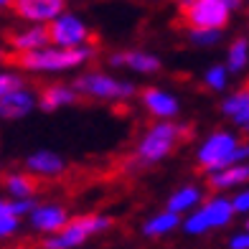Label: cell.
Returning <instances> with one entry per match:
<instances>
[{
	"instance_id": "ffe728a7",
	"label": "cell",
	"mask_w": 249,
	"mask_h": 249,
	"mask_svg": "<svg viewBox=\"0 0 249 249\" xmlns=\"http://www.w3.org/2000/svg\"><path fill=\"white\" fill-rule=\"evenodd\" d=\"M3 188H5V194L10 196V201H16V198H33L36 196V191H38V180L28 176L26 171H13V173H8L3 178Z\"/></svg>"
},
{
	"instance_id": "8fae6325",
	"label": "cell",
	"mask_w": 249,
	"mask_h": 249,
	"mask_svg": "<svg viewBox=\"0 0 249 249\" xmlns=\"http://www.w3.org/2000/svg\"><path fill=\"white\" fill-rule=\"evenodd\" d=\"M10 8L26 26H49L66 10V3L64 0H16L10 3Z\"/></svg>"
},
{
	"instance_id": "d6986e66",
	"label": "cell",
	"mask_w": 249,
	"mask_h": 249,
	"mask_svg": "<svg viewBox=\"0 0 249 249\" xmlns=\"http://www.w3.org/2000/svg\"><path fill=\"white\" fill-rule=\"evenodd\" d=\"M180 216H176V213H171V211H155L153 216H148L142 221V226H140V234L142 236H148V239H165V236H171L173 231H178L180 229Z\"/></svg>"
},
{
	"instance_id": "d4e9b609",
	"label": "cell",
	"mask_w": 249,
	"mask_h": 249,
	"mask_svg": "<svg viewBox=\"0 0 249 249\" xmlns=\"http://www.w3.org/2000/svg\"><path fill=\"white\" fill-rule=\"evenodd\" d=\"M26 87L23 76H20V71H13V69H0V99H3L5 94H10L13 89H20Z\"/></svg>"
},
{
	"instance_id": "3957f363",
	"label": "cell",
	"mask_w": 249,
	"mask_h": 249,
	"mask_svg": "<svg viewBox=\"0 0 249 249\" xmlns=\"http://www.w3.org/2000/svg\"><path fill=\"white\" fill-rule=\"evenodd\" d=\"M239 0H183L178 3V18L188 31H221L231 23Z\"/></svg>"
},
{
	"instance_id": "7a4b0ae2",
	"label": "cell",
	"mask_w": 249,
	"mask_h": 249,
	"mask_svg": "<svg viewBox=\"0 0 249 249\" xmlns=\"http://www.w3.org/2000/svg\"><path fill=\"white\" fill-rule=\"evenodd\" d=\"M97 56V49L89 43L82 49H56L46 46L41 51L20 53L16 56V66L28 74H66L74 69H82L87 61H92Z\"/></svg>"
},
{
	"instance_id": "83f0119b",
	"label": "cell",
	"mask_w": 249,
	"mask_h": 249,
	"mask_svg": "<svg viewBox=\"0 0 249 249\" xmlns=\"http://www.w3.org/2000/svg\"><path fill=\"white\" fill-rule=\"evenodd\" d=\"M18 231H20V219H16L13 213H5V216H0V242L13 239Z\"/></svg>"
},
{
	"instance_id": "d590c367",
	"label": "cell",
	"mask_w": 249,
	"mask_h": 249,
	"mask_svg": "<svg viewBox=\"0 0 249 249\" xmlns=\"http://www.w3.org/2000/svg\"><path fill=\"white\" fill-rule=\"evenodd\" d=\"M244 132H247V135H249V127H247V130H244Z\"/></svg>"
},
{
	"instance_id": "4dcf8cb0",
	"label": "cell",
	"mask_w": 249,
	"mask_h": 249,
	"mask_svg": "<svg viewBox=\"0 0 249 249\" xmlns=\"http://www.w3.org/2000/svg\"><path fill=\"white\" fill-rule=\"evenodd\" d=\"M231 124H234V127H239V130H247V127H249V109H247V112H242V115L236 117Z\"/></svg>"
},
{
	"instance_id": "5b68a950",
	"label": "cell",
	"mask_w": 249,
	"mask_h": 249,
	"mask_svg": "<svg viewBox=\"0 0 249 249\" xmlns=\"http://www.w3.org/2000/svg\"><path fill=\"white\" fill-rule=\"evenodd\" d=\"M242 138L234 130H211L206 138L198 142V148L194 153V160L198 165V171H203L206 176H213L224 171V168L234 165V153L239 148Z\"/></svg>"
},
{
	"instance_id": "836d02e7",
	"label": "cell",
	"mask_w": 249,
	"mask_h": 249,
	"mask_svg": "<svg viewBox=\"0 0 249 249\" xmlns=\"http://www.w3.org/2000/svg\"><path fill=\"white\" fill-rule=\"evenodd\" d=\"M3 8H10V3H5V0H0V10Z\"/></svg>"
},
{
	"instance_id": "44dd1931",
	"label": "cell",
	"mask_w": 249,
	"mask_h": 249,
	"mask_svg": "<svg viewBox=\"0 0 249 249\" xmlns=\"http://www.w3.org/2000/svg\"><path fill=\"white\" fill-rule=\"evenodd\" d=\"M224 66H226L229 74H242L249 66V38L247 36H236V38L229 41Z\"/></svg>"
},
{
	"instance_id": "2e32d148",
	"label": "cell",
	"mask_w": 249,
	"mask_h": 249,
	"mask_svg": "<svg viewBox=\"0 0 249 249\" xmlns=\"http://www.w3.org/2000/svg\"><path fill=\"white\" fill-rule=\"evenodd\" d=\"M203 201H206V191H203L198 183H183L176 191H171V196H168V201H165V211H171V213L183 219V216H188V213H194Z\"/></svg>"
},
{
	"instance_id": "d6a6232c",
	"label": "cell",
	"mask_w": 249,
	"mask_h": 249,
	"mask_svg": "<svg viewBox=\"0 0 249 249\" xmlns=\"http://www.w3.org/2000/svg\"><path fill=\"white\" fill-rule=\"evenodd\" d=\"M5 213H10L8 211V198H0V216H5Z\"/></svg>"
},
{
	"instance_id": "e0dca14e",
	"label": "cell",
	"mask_w": 249,
	"mask_h": 249,
	"mask_svg": "<svg viewBox=\"0 0 249 249\" xmlns=\"http://www.w3.org/2000/svg\"><path fill=\"white\" fill-rule=\"evenodd\" d=\"M76 99L79 94L74 92V87L71 84H64V82H53V84H46V87H41V92H38V109L41 112H59L64 107H71L76 105Z\"/></svg>"
},
{
	"instance_id": "4316f807",
	"label": "cell",
	"mask_w": 249,
	"mask_h": 249,
	"mask_svg": "<svg viewBox=\"0 0 249 249\" xmlns=\"http://www.w3.org/2000/svg\"><path fill=\"white\" fill-rule=\"evenodd\" d=\"M36 209V198H16L10 201L8 198V211L13 213L16 219H23V216H31V211Z\"/></svg>"
},
{
	"instance_id": "603a6c76",
	"label": "cell",
	"mask_w": 249,
	"mask_h": 249,
	"mask_svg": "<svg viewBox=\"0 0 249 249\" xmlns=\"http://www.w3.org/2000/svg\"><path fill=\"white\" fill-rule=\"evenodd\" d=\"M201 84L209 89V92H224L229 87V71H226L224 64H211L209 69H203L201 74Z\"/></svg>"
},
{
	"instance_id": "277c9868",
	"label": "cell",
	"mask_w": 249,
	"mask_h": 249,
	"mask_svg": "<svg viewBox=\"0 0 249 249\" xmlns=\"http://www.w3.org/2000/svg\"><path fill=\"white\" fill-rule=\"evenodd\" d=\"M74 92L79 97L94 99V102H130L138 94V87L130 79H117L107 71H82L74 79Z\"/></svg>"
},
{
	"instance_id": "7c38bea8",
	"label": "cell",
	"mask_w": 249,
	"mask_h": 249,
	"mask_svg": "<svg viewBox=\"0 0 249 249\" xmlns=\"http://www.w3.org/2000/svg\"><path fill=\"white\" fill-rule=\"evenodd\" d=\"M23 171L36 180H56L66 173V158L51 148H36L26 155Z\"/></svg>"
},
{
	"instance_id": "cb8c5ba5",
	"label": "cell",
	"mask_w": 249,
	"mask_h": 249,
	"mask_svg": "<svg viewBox=\"0 0 249 249\" xmlns=\"http://www.w3.org/2000/svg\"><path fill=\"white\" fill-rule=\"evenodd\" d=\"M224 38L221 31H188V41L198 49H211Z\"/></svg>"
},
{
	"instance_id": "4fadbf2b",
	"label": "cell",
	"mask_w": 249,
	"mask_h": 249,
	"mask_svg": "<svg viewBox=\"0 0 249 249\" xmlns=\"http://www.w3.org/2000/svg\"><path fill=\"white\" fill-rule=\"evenodd\" d=\"M71 221V213L64 203H56V201H46V203H36V209L31 211L28 224L33 231H38L43 236H53L59 234L66 224Z\"/></svg>"
},
{
	"instance_id": "e575fe53",
	"label": "cell",
	"mask_w": 249,
	"mask_h": 249,
	"mask_svg": "<svg viewBox=\"0 0 249 249\" xmlns=\"http://www.w3.org/2000/svg\"><path fill=\"white\" fill-rule=\"evenodd\" d=\"M244 231H249V216L244 219Z\"/></svg>"
},
{
	"instance_id": "5bb4252c",
	"label": "cell",
	"mask_w": 249,
	"mask_h": 249,
	"mask_svg": "<svg viewBox=\"0 0 249 249\" xmlns=\"http://www.w3.org/2000/svg\"><path fill=\"white\" fill-rule=\"evenodd\" d=\"M38 109V94L31 87H20L13 89L10 94L0 99V120L3 122H18L31 117Z\"/></svg>"
},
{
	"instance_id": "7402d4cb",
	"label": "cell",
	"mask_w": 249,
	"mask_h": 249,
	"mask_svg": "<svg viewBox=\"0 0 249 249\" xmlns=\"http://www.w3.org/2000/svg\"><path fill=\"white\" fill-rule=\"evenodd\" d=\"M221 115L224 117H229L231 122L242 115V112H247L249 109V84L247 87H242V89H236V92H231V94H226L224 99H221Z\"/></svg>"
},
{
	"instance_id": "9c48e42d",
	"label": "cell",
	"mask_w": 249,
	"mask_h": 249,
	"mask_svg": "<svg viewBox=\"0 0 249 249\" xmlns=\"http://www.w3.org/2000/svg\"><path fill=\"white\" fill-rule=\"evenodd\" d=\"M140 105L155 122H176V117L180 115V99L163 87H145L138 92Z\"/></svg>"
},
{
	"instance_id": "9a60e30c",
	"label": "cell",
	"mask_w": 249,
	"mask_h": 249,
	"mask_svg": "<svg viewBox=\"0 0 249 249\" xmlns=\"http://www.w3.org/2000/svg\"><path fill=\"white\" fill-rule=\"evenodd\" d=\"M51 46L49 43V31L46 26H20L16 31L8 33V49L13 51L16 56L20 53H31V51H41Z\"/></svg>"
},
{
	"instance_id": "6da1fadb",
	"label": "cell",
	"mask_w": 249,
	"mask_h": 249,
	"mask_svg": "<svg viewBox=\"0 0 249 249\" xmlns=\"http://www.w3.org/2000/svg\"><path fill=\"white\" fill-rule=\"evenodd\" d=\"M188 135H191L188 124H180V122H153L150 127L138 138V142H135L132 163L140 165V168H150V165L163 163L165 158L173 155V150L188 138Z\"/></svg>"
},
{
	"instance_id": "1f68e13d",
	"label": "cell",
	"mask_w": 249,
	"mask_h": 249,
	"mask_svg": "<svg viewBox=\"0 0 249 249\" xmlns=\"http://www.w3.org/2000/svg\"><path fill=\"white\" fill-rule=\"evenodd\" d=\"M8 61V49H5V43L0 41V64H5Z\"/></svg>"
},
{
	"instance_id": "ba28073f",
	"label": "cell",
	"mask_w": 249,
	"mask_h": 249,
	"mask_svg": "<svg viewBox=\"0 0 249 249\" xmlns=\"http://www.w3.org/2000/svg\"><path fill=\"white\" fill-rule=\"evenodd\" d=\"M46 31H49V43L56 49H82L89 46V41H92V26L76 10L69 8L56 20H51Z\"/></svg>"
},
{
	"instance_id": "30bf717a",
	"label": "cell",
	"mask_w": 249,
	"mask_h": 249,
	"mask_svg": "<svg viewBox=\"0 0 249 249\" xmlns=\"http://www.w3.org/2000/svg\"><path fill=\"white\" fill-rule=\"evenodd\" d=\"M107 64L112 69H127L132 74L140 76H153L163 69L160 56L145 49H122V51H112L107 56Z\"/></svg>"
},
{
	"instance_id": "f1b7e54d",
	"label": "cell",
	"mask_w": 249,
	"mask_h": 249,
	"mask_svg": "<svg viewBox=\"0 0 249 249\" xmlns=\"http://www.w3.org/2000/svg\"><path fill=\"white\" fill-rule=\"evenodd\" d=\"M226 249H249V231H234L226 242Z\"/></svg>"
},
{
	"instance_id": "ac0fdd59",
	"label": "cell",
	"mask_w": 249,
	"mask_h": 249,
	"mask_svg": "<svg viewBox=\"0 0 249 249\" xmlns=\"http://www.w3.org/2000/svg\"><path fill=\"white\" fill-rule=\"evenodd\" d=\"M249 186V163L244 165H229L224 171L209 176V188L216 191V194H224V191H239Z\"/></svg>"
},
{
	"instance_id": "8992f818",
	"label": "cell",
	"mask_w": 249,
	"mask_h": 249,
	"mask_svg": "<svg viewBox=\"0 0 249 249\" xmlns=\"http://www.w3.org/2000/svg\"><path fill=\"white\" fill-rule=\"evenodd\" d=\"M234 216L236 213L231 209L229 196L226 194H213V196H209L206 201H203L194 213L183 216L180 229H183V234H188V236H206V234L216 231V229L231 226Z\"/></svg>"
},
{
	"instance_id": "f546056e",
	"label": "cell",
	"mask_w": 249,
	"mask_h": 249,
	"mask_svg": "<svg viewBox=\"0 0 249 249\" xmlns=\"http://www.w3.org/2000/svg\"><path fill=\"white\" fill-rule=\"evenodd\" d=\"M244 163H249V138L242 140L236 153H234V165H244Z\"/></svg>"
},
{
	"instance_id": "484cf974",
	"label": "cell",
	"mask_w": 249,
	"mask_h": 249,
	"mask_svg": "<svg viewBox=\"0 0 249 249\" xmlns=\"http://www.w3.org/2000/svg\"><path fill=\"white\" fill-rule=\"evenodd\" d=\"M229 201H231L234 213H239V216H244V219L249 216V186L234 191V194L229 196Z\"/></svg>"
},
{
	"instance_id": "52a82bcc",
	"label": "cell",
	"mask_w": 249,
	"mask_h": 249,
	"mask_svg": "<svg viewBox=\"0 0 249 249\" xmlns=\"http://www.w3.org/2000/svg\"><path fill=\"white\" fill-rule=\"evenodd\" d=\"M112 226H115V219L109 213H82V216H71V221L59 234L43 236V249H79L82 244H87L92 239V236L105 234Z\"/></svg>"
}]
</instances>
